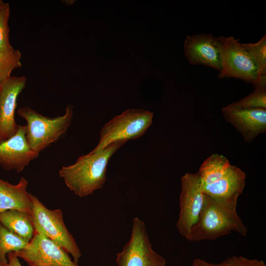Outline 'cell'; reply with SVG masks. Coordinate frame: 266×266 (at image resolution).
<instances>
[{"instance_id": "6da1fadb", "label": "cell", "mask_w": 266, "mask_h": 266, "mask_svg": "<svg viewBox=\"0 0 266 266\" xmlns=\"http://www.w3.org/2000/svg\"><path fill=\"white\" fill-rule=\"evenodd\" d=\"M126 142L116 141L100 151L80 156L74 164L62 166L59 176L76 196L82 198L92 194L105 184L108 162Z\"/></svg>"}, {"instance_id": "7a4b0ae2", "label": "cell", "mask_w": 266, "mask_h": 266, "mask_svg": "<svg viewBox=\"0 0 266 266\" xmlns=\"http://www.w3.org/2000/svg\"><path fill=\"white\" fill-rule=\"evenodd\" d=\"M237 200L204 194L199 218L191 230V241L214 240L233 232L246 236L248 229L237 213Z\"/></svg>"}, {"instance_id": "3957f363", "label": "cell", "mask_w": 266, "mask_h": 266, "mask_svg": "<svg viewBox=\"0 0 266 266\" xmlns=\"http://www.w3.org/2000/svg\"><path fill=\"white\" fill-rule=\"evenodd\" d=\"M18 114L27 122L26 138L34 151L39 153L63 135L70 127L73 118V106L68 104L62 116H45L30 107L20 108Z\"/></svg>"}, {"instance_id": "277c9868", "label": "cell", "mask_w": 266, "mask_h": 266, "mask_svg": "<svg viewBox=\"0 0 266 266\" xmlns=\"http://www.w3.org/2000/svg\"><path fill=\"white\" fill-rule=\"evenodd\" d=\"M154 113L140 108L128 109L105 123L100 133L99 141L90 152L100 151L118 141L142 136L153 122Z\"/></svg>"}, {"instance_id": "5b68a950", "label": "cell", "mask_w": 266, "mask_h": 266, "mask_svg": "<svg viewBox=\"0 0 266 266\" xmlns=\"http://www.w3.org/2000/svg\"><path fill=\"white\" fill-rule=\"evenodd\" d=\"M32 200L31 217L34 232L54 241L69 253L77 263L82 256L81 251L64 222L62 210L48 209L35 196H32Z\"/></svg>"}, {"instance_id": "8992f818", "label": "cell", "mask_w": 266, "mask_h": 266, "mask_svg": "<svg viewBox=\"0 0 266 266\" xmlns=\"http://www.w3.org/2000/svg\"><path fill=\"white\" fill-rule=\"evenodd\" d=\"M218 38L221 65L218 78L240 79L254 87L266 85V81L259 80L257 68L238 39L233 36Z\"/></svg>"}, {"instance_id": "52a82bcc", "label": "cell", "mask_w": 266, "mask_h": 266, "mask_svg": "<svg viewBox=\"0 0 266 266\" xmlns=\"http://www.w3.org/2000/svg\"><path fill=\"white\" fill-rule=\"evenodd\" d=\"M118 266H166V261L152 248L144 222L133 219L129 240L117 254Z\"/></svg>"}, {"instance_id": "ba28073f", "label": "cell", "mask_w": 266, "mask_h": 266, "mask_svg": "<svg viewBox=\"0 0 266 266\" xmlns=\"http://www.w3.org/2000/svg\"><path fill=\"white\" fill-rule=\"evenodd\" d=\"M204 201L202 182L198 173L181 177L179 213L176 227L180 234L191 241V230L197 223Z\"/></svg>"}, {"instance_id": "9c48e42d", "label": "cell", "mask_w": 266, "mask_h": 266, "mask_svg": "<svg viewBox=\"0 0 266 266\" xmlns=\"http://www.w3.org/2000/svg\"><path fill=\"white\" fill-rule=\"evenodd\" d=\"M15 253L29 266H78L64 249L35 232L28 245Z\"/></svg>"}, {"instance_id": "30bf717a", "label": "cell", "mask_w": 266, "mask_h": 266, "mask_svg": "<svg viewBox=\"0 0 266 266\" xmlns=\"http://www.w3.org/2000/svg\"><path fill=\"white\" fill-rule=\"evenodd\" d=\"M26 83L25 76H11L0 85V143L18 131L15 119L17 100Z\"/></svg>"}, {"instance_id": "8fae6325", "label": "cell", "mask_w": 266, "mask_h": 266, "mask_svg": "<svg viewBox=\"0 0 266 266\" xmlns=\"http://www.w3.org/2000/svg\"><path fill=\"white\" fill-rule=\"evenodd\" d=\"M26 134V125H19L14 135L0 143V166L4 169L22 172L38 157L39 153L30 147Z\"/></svg>"}, {"instance_id": "7c38bea8", "label": "cell", "mask_w": 266, "mask_h": 266, "mask_svg": "<svg viewBox=\"0 0 266 266\" xmlns=\"http://www.w3.org/2000/svg\"><path fill=\"white\" fill-rule=\"evenodd\" d=\"M183 47L184 55L191 65H201L220 70L218 37L205 33L188 35L184 41Z\"/></svg>"}, {"instance_id": "4fadbf2b", "label": "cell", "mask_w": 266, "mask_h": 266, "mask_svg": "<svg viewBox=\"0 0 266 266\" xmlns=\"http://www.w3.org/2000/svg\"><path fill=\"white\" fill-rule=\"evenodd\" d=\"M225 120L233 126L248 142L266 132V109L238 108L228 105L222 109Z\"/></svg>"}, {"instance_id": "5bb4252c", "label": "cell", "mask_w": 266, "mask_h": 266, "mask_svg": "<svg viewBox=\"0 0 266 266\" xmlns=\"http://www.w3.org/2000/svg\"><path fill=\"white\" fill-rule=\"evenodd\" d=\"M28 182L21 177L15 185L0 179V213L10 210L21 211L32 215L33 200L27 191Z\"/></svg>"}, {"instance_id": "9a60e30c", "label": "cell", "mask_w": 266, "mask_h": 266, "mask_svg": "<svg viewBox=\"0 0 266 266\" xmlns=\"http://www.w3.org/2000/svg\"><path fill=\"white\" fill-rule=\"evenodd\" d=\"M245 173L239 167L231 165L227 173L217 181L202 186L204 194L225 199H237L245 185Z\"/></svg>"}, {"instance_id": "2e32d148", "label": "cell", "mask_w": 266, "mask_h": 266, "mask_svg": "<svg viewBox=\"0 0 266 266\" xmlns=\"http://www.w3.org/2000/svg\"><path fill=\"white\" fill-rule=\"evenodd\" d=\"M0 223L28 242L33 237L34 229L28 213L16 210L2 212L0 213Z\"/></svg>"}, {"instance_id": "e0dca14e", "label": "cell", "mask_w": 266, "mask_h": 266, "mask_svg": "<svg viewBox=\"0 0 266 266\" xmlns=\"http://www.w3.org/2000/svg\"><path fill=\"white\" fill-rule=\"evenodd\" d=\"M229 160L224 156L213 154L201 165L198 172L202 185L212 184L222 177L231 166Z\"/></svg>"}, {"instance_id": "ac0fdd59", "label": "cell", "mask_w": 266, "mask_h": 266, "mask_svg": "<svg viewBox=\"0 0 266 266\" xmlns=\"http://www.w3.org/2000/svg\"><path fill=\"white\" fill-rule=\"evenodd\" d=\"M241 45L257 68L259 80L266 81V35L257 42Z\"/></svg>"}, {"instance_id": "d6986e66", "label": "cell", "mask_w": 266, "mask_h": 266, "mask_svg": "<svg viewBox=\"0 0 266 266\" xmlns=\"http://www.w3.org/2000/svg\"><path fill=\"white\" fill-rule=\"evenodd\" d=\"M29 242L11 232L0 223V261L6 263V257L10 252L25 248Z\"/></svg>"}, {"instance_id": "ffe728a7", "label": "cell", "mask_w": 266, "mask_h": 266, "mask_svg": "<svg viewBox=\"0 0 266 266\" xmlns=\"http://www.w3.org/2000/svg\"><path fill=\"white\" fill-rule=\"evenodd\" d=\"M22 54L18 49L0 51V85L9 78L12 71L22 66Z\"/></svg>"}, {"instance_id": "44dd1931", "label": "cell", "mask_w": 266, "mask_h": 266, "mask_svg": "<svg viewBox=\"0 0 266 266\" xmlns=\"http://www.w3.org/2000/svg\"><path fill=\"white\" fill-rule=\"evenodd\" d=\"M229 105L238 108L266 109V85L255 87L254 91L249 95Z\"/></svg>"}, {"instance_id": "7402d4cb", "label": "cell", "mask_w": 266, "mask_h": 266, "mask_svg": "<svg viewBox=\"0 0 266 266\" xmlns=\"http://www.w3.org/2000/svg\"><path fill=\"white\" fill-rule=\"evenodd\" d=\"M10 15L9 4L0 11V51L9 52L14 48L11 46L9 39V28L8 21Z\"/></svg>"}, {"instance_id": "603a6c76", "label": "cell", "mask_w": 266, "mask_h": 266, "mask_svg": "<svg viewBox=\"0 0 266 266\" xmlns=\"http://www.w3.org/2000/svg\"><path fill=\"white\" fill-rule=\"evenodd\" d=\"M192 266H236L234 256L218 264L208 263L200 259L193 260Z\"/></svg>"}, {"instance_id": "cb8c5ba5", "label": "cell", "mask_w": 266, "mask_h": 266, "mask_svg": "<svg viewBox=\"0 0 266 266\" xmlns=\"http://www.w3.org/2000/svg\"><path fill=\"white\" fill-rule=\"evenodd\" d=\"M236 266H266L264 262L257 259H249L242 256H234Z\"/></svg>"}, {"instance_id": "d4e9b609", "label": "cell", "mask_w": 266, "mask_h": 266, "mask_svg": "<svg viewBox=\"0 0 266 266\" xmlns=\"http://www.w3.org/2000/svg\"><path fill=\"white\" fill-rule=\"evenodd\" d=\"M7 261L6 266H22L15 252H12L7 254Z\"/></svg>"}, {"instance_id": "484cf974", "label": "cell", "mask_w": 266, "mask_h": 266, "mask_svg": "<svg viewBox=\"0 0 266 266\" xmlns=\"http://www.w3.org/2000/svg\"><path fill=\"white\" fill-rule=\"evenodd\" d=\"M8 3L4 2L0 0V11L7 5Z\"/></svg>"}, {"instance_id": "4316f807", "label": "cell", "mask_w": 266, "mask_h": 266, "mask_svg": "<svg viewBox=\"0 0 266 266\" xmlns=\"http://www.w3.org/2000/svg\"><path fill=\"white\" fill-rule=\"evenodd\" d=\"M0 266H6L5 263H4L0 261Z\"/></svg>"}]
</instances>
